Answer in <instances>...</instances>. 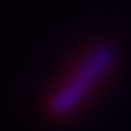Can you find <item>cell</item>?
<instances>
[{"label": "cell", "instance_id": "1", "mask_svg": "<svg viewBox=\"0 0 131 131\" xmlns=\"http://www.w3.org/2000/svg\"><path fill=\"white\" fill-rule=\"evenodd\" d=\"M119 52L112 43H98L95 48L86 52V57L79 62V67L62 81L55 93L50 95V112L55 117H69L86 103V98L95 91V86L112 72L117 64Z\"/></svg>", "mask_w": 131, "mask_h": 131}]
</instances>
